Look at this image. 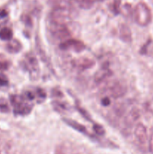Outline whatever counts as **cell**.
I'll return each instance as SVG.
<instances>
[{
	"instance_id": "19",
	"label": "cell",
	"mask_w": 153,
	"mask_h": 154,
	"mask_svg": "<svg viewBox=\"0 0 153 154\" xmlns=\"http://www.w3.org/2000/svg\"><path fill=\"white\" fill-rule=\"evenodd\" d=\"M75 108H76V109L77 110L78 112H79L80 114L82 116V117H83L84 119H86V120H88V121H89V122H92V117L90 116L89 113H88L86 110H85L83 108H82V107L80 106V105H76Z\"/></svg>"
},
{
	"instance_id": "14",
	"label": "cell",
	"mask_w": 153,
	"mask_h": 154,
	"mask_svg": "<svg viewBox=\"0 0 153 154\" xmlns=\"http://www.w3.org/2000/svg\"><path fill=\"white\" fill-rule=\"evenodd\" d=\"M140 117V113L139 110L137 108H133L126 115L125 118H124V124L128 127L132 126V125L136 123Z\"/></svg>"
},
{
	"instance_id": "13",
	"label": "cell",
	"mask_w": 153,
	"mask_h": 154,
	"mask_svg": "<svg viewBox=\"0 0 153 154\" xmlns=\"http://www.w3.org/2000/svg\"><path fill=\"white\" fill-rule=\"evenodd\" d=\"M47 3L52 9H68L71 11L74 9L73 5L69 0H47Z\"/></svg>"
},
{
	"instance_id": "11",
	"label": "cell",
	"mask_w": 153,
	"mask_h": 154,
	"mask_svg": "<svg viewBox=\"0 0 153 154\" xmlns=\"http://www.w3.org/2000/svg\"><path fill=\"white\" fill-rule=\"evenodd\" d=\"M134 135L138 142L142 145H144L148 142L147 129L142 123H138L135 126Z\"/></svg>"
},
{
	"instance_id": "18",
	"label": "cell",
	"mask_w": 153,
	"mask_h": 154,
	"mask_svg": "<svg viewBox=\"0 0 153 154\" xmlns=\"http://www.w3.org/2000/svg\"><path fill=\"white\" fill-rule=\"evenodd\" d=\"M80 8L82 9H89L93 6L94 0H76Z\"/></svg>"
},
{
	"instance_id": "3",
	"label": "cell",
	"mask_w": 153,
	"mask_h": 154,
	"mask_svg": "<svg viewBox=\"0 0 153 154\" xmlns=\"http://www.w3.org/2000/svg\"><path fill=\"white\" fill-rule=\"evenodd\" d=\"M72 11L68 9H52L49 15L50 23L68 26L71 21Z\"/></svg>"
},
{
	"instance_id": "7",
	"label": "cell",
	"mask_w": 153,
	"mask_h": 154,
	"mask_svg": "<svg viewBox=\"0 0 153 154\" xmlns=\"http://www.w3.org/2000/svg\"><path fill=\"white\" fill-rule=\"evenodd\" d=\"M106 91L112 99H118L124 96L126 93V88L122 84L118 81H115L106 87Z\"/></svg>"
},
{
	"instance_id": "6",
	"label": "cell",
	"mask_w": 153,
	"mask_h": 154,
	"mask_svg": "<svg viewBox=\"0 0 153 154\" xmlns=\"http://www.w3.org/2000/svg\"><path fill=\"white\" fill-rule=\"evenodd\" d=\"M59 48L62 51H72L76 53H80L86 49V45L82 41L75 38H69L61 42Z\"/></svg>"
},
{
	"instance_id": "8",
	"label": "cell",
	"mask_w": 153,
	"mask_h": 154,
	"mask_svg": "<svg viewBox=\"0 0 153 154\" xmlns=\"http://www.w3.org/2000/svg\"><path fill=\"white\" fill-rule=\"evenodd\" d=\"M94 64H95V62L92 59L84 57L74 59L72 61V66L75 69H78L80 71H84L92 69L94 66Z\"/></svg>"
},
{
	"instance_id": "31",
	"label": "cell",
	"mask_w": 153,
	"mask_h": 154,
	"mask_svg": "<svg viewBox=\"0 0 153 154\" xmlns=\"http://www.w3.org/2000/svg\"><path fill=\"white\" fill-rule=\"evenodd\" d=\"M55 154H64V152H63L62 149L61 147H57V148L56 149Z\"/></svg>"
},
{
	"instance_id": "9",
	"label": "cell",
	"mask_w": 153,
	"mask_h": 154,
	"mask_svg": "<svg viewBox=\"0 0 153 154\" xmlns=\"http://www.w3.org/2000/svg\"><path fill=\"white\" fill-rule=\"evenodd\" d=\"M112 72L110 69L108 64H104L101 66V68L98 69L95 72L94 75V81L96 84H100L104 81L106 78L112 76Z\"/></svg>"
},
{
	"instance_id": "22",
	"label": "cell",
	"mask_w": 153,
	"mask_h": 154,
	"mask_svg": "<svg viewBox=\"0 0 153 154\" xmlns=\"http://www.w3.org/2000/svg\"><path fill=\"white\" fill-rule=\"evenodd\" d=\"M21 20H22V22L27 27H30V28L32 27V20L31 17H30L29 15L25 14H22V16H21Z\"/></svg>"
},
{
	"instance_id": "17",
	"label": "cell",
	"mask_w": 153,
	"mask_h": 154,
	"mask_svg": "<svg viewBox=\"0 0 153 154\" xmlns=\"http://www.w3.org/2000/svg\"><path fill=\"white\" fill-rule=\"evenodd\" d=\"M52 105L53 106L54 109L58 111V112H64V111H68L69 108L67 103L58 100L52 101Z\"/></svg>"
},
{
	"instance_id": "21",
	"label": "cell",
	"mask_w": 153,
	"mask_h": 154,
	"mask_svg": "<svg viewBox=\"0 0 153 154\" xmlns=\"http://www.w3.org/2000/svg\"><path fill=\"white\" fill-rule=\"evenodd\" d=\"M93 130L95 132L96 135H99V136H104L105 133H106V131H105L103 126L98 124V123H94V125H93Z\"/></svg>"
},
{
	"instance_id": "29",
	"label": "cell",
	"mask_w": 153,
	"mask_h": 154,
	"mask_svg": "<svg viewBox=\"0 0 153 154\" xmlns=\"http://www.w3.org/2000/svg\"><path fill=\"white\" fill-rule=\"evenodd\" d=\"M8 63L5 62H1L0 61V72L1 71H4L8 69Z\"/></svg>"
},
{
	"instance_id": "28",
	"label": "cell",
	"mask_w": 153,
	"mask_h": 154,
	"mask_svg": "<svg viewBox=\"0 0 153 154\" xmlns=\"http://www.w3.org/2000/svg\"><path fill=\"white\" fill-rule=\"evenodd\" d=\"M8 16V11L5 9H0V19L6 17Z\"/></svg>"
},
{
	"instance_id": "25",
	"label": "cell",
	"mask_w": 153,
	"mask_h": 154,
	"mask_svg": "<svg viewBox=\"0 0 153 154\" xmlns=\"http://www.w3.org/2000/svg\"><path fill=\"white\" fill-rule=\"evenodd\" d=\"M9 111H10V109H9L7 101L3 98L0 99V111L3 113H7Z\"/></svg>"
},
{
	"instance_id": "16",
	"label": "cell",
	"mask_w": 153,
	"mask_h": 154,
	"mask_svg": "<svg viewBox=\"0 0 153 154\" xmlns=\"http://www.w3.org/2000/svg\"><path fill=\"white\" fill-rule=\"evenodd\" d=\"M0 39L5 42H9L13 39V31L8 27L2 28L0 30Z\"/></svg>"
},
{
	"instance_id": "26",
	"label": "cell",
	"mask_w": 153,
	"mask_h": 154,
	"mask_svg": "<svg viewBox=\"0 0 153 154\" xmlns=\"http://www.w3.org/2000/svg\"><path fill=\"white\" fill-rule=\"evenodd\" d=\"M100 104H101L104 107L109 106V105L111 104V101L109 96H104V97L100 99Z\"/></svg>"
},
{
	"instance_id": "27",
	"label": "cell",
	"mask_w": 153,
	"mask_h": 154,
	"mask_svg": "<svg viewBox=\"0 0 153 154\" xmlns=\"http://www.w3.org/2000/svg\"><path fill=\"white\" fill-rule=\"evenodd\" d=\"M148 148L149 152L153 153V132L151 133V135L148 140Z\"/></svg>"
},
{
	"instance_id": "5",
	"label": "cell",
	"mask_w": 153,
	"mask_h": 154,
	"mask_svg": "<svg viewBox=\"0 0 153 154\" xmlns=\"http://www.w3.org/2000/svg\"><path fill=\"white\" fill-rule=\"evenodd\" d=\"M49 30L52 37L57 40H62L64 42L67 39L71 38V32L68 26L50 23Z\"/></svg>"
},
{
	"instance_id": "12",
	"label": "cell",
	"mask_w": 153,
	"mask_h": 154,
	"mask_svg": "<svg viewBox=\"0 0 153 154\" xmlns=\"http://www.w3.org/2000/svg\"><path fill=\"white\" fill-rule=\"evenodd\" d=\"M118 35L120 39L125 43H130L132 42V32L130 27L125 23H121L118 29Z\"/></svg>"
},
{
	"instance_id": "20",
	"label": "cell",
	"mask_w": 153,
	"mask_h": 154,
	"mask_svg": "<svg viewBox=\"0 0 153 154\" xmlns=\"http://www.w3.org/2000/svg\"><path fill=\"white\" fill-rule=\"evenodd\" d=\"M35 98L38 99V102H43L46 98V94L44 90L41 88H37L35 92Z\"/></svg>"
},
{
	"instance_id": "32",
	"label": "cell",
	"mask_w": 153,
	"mask_h": 154,
	"mask_svg": "<svg viewBox=\"0 0 153 154\" xmlns=\"http://www.w3.org/2000/svg\"><path fill=\"white\" fill-rule=\"evenodd\" d=\"M99 1H101V0H99Z\"/></svg>"
},
{
	"instance_id": "15",
	"label": "cell",
	"mask_w": 153,
	"mask_h": 154,
	"mask_svg": "<svg viewBox=\"0 0 153 154\" xmlns=\"http://www.w3.org/2000/svg\"><path fill=\"white\" fill-rule=\"evenodd\" d=\"M22 48V44H21V42H20L19 40H17V39H11V40L9 41L7 43V45H6V50H7L8 52H9L10 54H17V53L20 52Z\"/></svg>"
},
{
	"instance_id": "30",
	"label": "cell",
	"mask_w": 153,
	"mask_h": 154,
	"mask_svg": "<svg viewBox=\"0 0 153 154\" xmlns=\"http://www.w3.org/2000/svg\"><path fill=\"white\" fill-rule=\"evenodd\" d=\"M8 80L6 78L0 77V86L4 87V86L8 85Z\"/></svg>"
},
{
	"instance_id": "2",
	"label": "cell",
	"mask_w": 153,
	"mask_h": 154,
	"mask_svg": "<svg viewBox=\"0 0 153 154\" xmlns=\"http://www.w3.org/2000/svg\"><path fill=\"white\" fill-rule=\"evenodd\" d=\"M10 101L14 108V113L16 115H27L32 110L33 104L32 102L26 100L22 95H11L10 96Z\"/></svg>"
},
{
	"instance_id": "1",
	"label": "cell",
	"mask_w": 153,
	"mask_h": 154,
	"mask_svg": "<svg viewBox=\"0 0 153 154\" xmlns=\"http://www.w3.org/2000/svg\"><path fill=\"white\" fill-rule=\"evenodd\" d=\"M135 22L140 26H147L152 19L151 9L143 2H140L135 6L133 13Z\"/></svg>"
},
{
	"instance_id": "23",
	"label": "cell",
	"mask_w": 153,
	"mask_h": 154,
	"mask_svg": "<svg viewBox=\"0 0 153 154\" xmlns=\"http://www.w3.org/2000/svg\"><path fill=\"white\" fill-rule=\"evenodd\" d=\"M112 10L116 14H118L121 12V0H114L112 4Z\"/></svg>"
},
{
	"instance_id": "4",
	"label": "cell",
	"mask_w": 153,
	"mask_h": 154,
	"mask_svg": "<svg viewBox=\"0 0 153 154\" xmlns=\"http://www.w3.org/2000/svg\"><path fill=\"white\" fill-rule=\"evenodd\" d=\"M24 66L33 80H37L40 75V67L36 57L31 53H27L24 59Z\"/></svg>"
},
{
	"instance_id": "33",
	"label": "cell",
	"mask_w": 153,
	"mask_h": 154,
	"mask_svg": "<svg viewBox=\"0 0 153 154\" xmlns=\"http://www.w3.org/2000/svg\"><path fill=\"white\" fill-rule=\"evenodd\" d=\"M152 2H153V0H152Z\"/></svg>"
},
{
	"instance_id": "24",
	"label": "cell",
	"mask_w": 153,
	"mask_h": 154,
	"mask_svg": "<svg viewBox=\"0 0 153 154\" xmlns=\"http://www.w3.org/2000/svg\"><path fill=\"white\" fill-rule=\"evenodd\" d=\"M122 11L123 13L125 15H133L134 13V10L132 11V7H131V5L129 4V3H126L123 5L122 8H121V12Z\"/></svg>"
},
{
	"instance_id": "10",
	"label": "cell",
	"mask_w": 153,
	"mask_h": 154,
	"mask_svg": "<svg viewBox=\"0 0 153 154\" xmlns=\"http://www.w3.org/2000/svg\"><path fill=\"white\" fill-rule=\"evenodd\" d=\"M62 121L64 122V123H66L68 126L71 127L73 129H74V130L77 131V132H80V133L83 134V135H87V136L89 137L90 138H93L94 140L97 139V138H96L97 137L94 136L93 135H91V134L88 132L86 128L83 125L78 123V122L74 121V120H71V119H68V118H62Z\"/></svg>"
},
{
	"instance_id": "34",
	"label": "cell",
	"mask_w": 153,
	"mask_h": 154,
	"mask_svg": "<svg viewBox=\"0 0 153 154\" xmlns=\"http://www.w3.org/2000/svg\"><path fill=\"white\" fill-rule=\"evenodd\" d=\"M0 154H1V153H0Z\"/></svg>"
}]
</instances>
